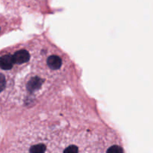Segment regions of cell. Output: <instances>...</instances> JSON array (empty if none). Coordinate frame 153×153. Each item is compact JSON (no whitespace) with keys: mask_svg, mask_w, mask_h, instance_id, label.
<instances>
[{"mask_svg":"<svg viewBox=\"0 0 153 153\" xmlns=\"http://www.w3.org/2000/svg\"><path fill=\"white\" fill-rule=\"evenodd\" d=\"M21 3L27 7H32V8H37L43 5L46 0H20Z\"/></svg>","mask_w":153,"mask_h":153,"instance_id":"cell-3","label":"cell"},{"mask_svg":"<svg viewBox=\"0 0 153 153\" xmlns=\"http://www.w3.org/2000/svg\"><path fill=\"white\" fill-rule=\"evenodd\" d=\"M0 153H126L105 124L59 111L21 123L0 142Z\"/></svg>","mask_w":153,"mask_h":153,"instance_id":"cell-2","label":"cell"},{"mask_svg":"<svg viewBox=\"0 0 153 153\" xmlns=\"http://www.w3.org/2000/svg\"><path fill=\"white\" fill-rule=\"evenodd\" d=\"M1 28H2V27H1V24H0V34H1V31H2V29H1Z\"/></svg>","mask_w":153,"mask_h":153,"instance_id":"cell-4","label":"cell"},{"mask_svg":"<svg viewBox=\"0 0 153 153\" xmlns=\"http://www.w3.org/2000/svg\"><path fill=\"white\" fill-rule=\"evenodd\" d=\"M74 64L42 37L0 51V114L23 120L58 111L59 100L73 85Z\"/></svg>","mask_w":153,"mask_h":153,"instance_id":"cell-1","label":"cell"}]
</instances>
